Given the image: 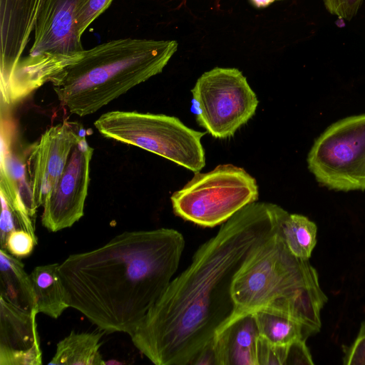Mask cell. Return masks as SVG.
<instances>
[{"instance_id": "1", "label": "cell", "mask_w": 365, "mask_h": 365, "mask_svg": "<svg viewBox=\"0 0 365 365\" xmlns=\"http://www.w3.org/2000/svg\"><path fill=\"white\" fill-rule=\"evenodd\" d=\"M288 213L276 204L254 202L221 225L130 334L134 346L156 365L190 364L233 317L237 272Z\"/></svg>"}, {"instance_id": "2", "label": "cell", "mask_w": 365, "mask_h": 365, "mask_svg": "<svg viewBox=\"0 0 365 365\" xmlns=\"http://www.w3.org/2000/svg\"><path fill=\"white\" fill-rule=\"evenodd\" d=\"M185 246L179 231L159 228L68 256L58 272L69 307L105 333L130 335L173 280Z\"/></svg>"}, {"instance_id": "3", "label": "cell", "mask_w": 365, "mask_h": 365, "mask_svg": "<svg viewBox=\"0 0 365 365\" xmlns=\"http://www.w3.org/2000/svg\"><path fill=\"white\" fill-rule=\"evenodd\" d=\"M178 46L174 40H111L84 50L50 82L61 105L83 117L161 73Z\"/></svg>"}, {"instance_id": "4", "label": "cell", "mask_w": 365, "mask_h": 365, "mask_svg": "<svg viewBox=\"0 0 365 365\" xmlns=\"http://www.w3.org/2000/svg\"><path fill=\"white\" fill-rule=\"evenodd\" d=\"M280 230L235 276L231 289L235 313L229 323L244 314L267 310L296 319L314 334L321 329V312L328 299L317 269L309 259L290 252Z\"/></svg>"}, {"instance_id": "5", "label": "cell", "mask_w": 365, "mask_h": 365, "mask_svg": "<svg viewBox=\"0 0 365 365\" xmlns=\"http://www.w3.org/2000/svg\"><path fill=\"white\" fill-rule=\"evenodd\" d=\"M76 0H47L34 26L29 56L21 58L12 81L29 96L77 61L84 51L76 17Z\"/></svg>"}, {"instance_id": "6", "label": "cell", "mask_w": 365, "mask_h": 365, "mask_svg": "<svg viewBox=\"0 0 365 365\" xmlns=\"http://www.w3.org/2000/svg\"><path fill=\"white\" fill-rule=\"evenodd\" d=\"M94 125L105 138L139 147L195 173L205 165L201 138L206 132L192 129L176 117L115 110L101 115Z\"/></svg>"}, {"instance_id": "7", "label": "cell", "mask_w": 365, "mask_h": 365, "mask_svg": "<svg viewBox=\"0 0 365 365\" xmlns=\"http://www.w3.org/2000/svg\"><path fill=\"white\" fill-rule=\"evenodd\" d=\"M256 180L243 168L231 164L200 173L170 197L173 212L203 227L221 225L246 205L256 202Z\"/></svg>"}, {"instance_id": "8", "label": "cell", "mask_w": 365, "mask_h": 365, "mask_svg": "<svg viewBox=\"0 0 365 365\" xmlns=\"http://www.w3.org/2000/svg\"><path fill=\"white\" fill-rule=\"evenodd\" d=\"M307 168L322 187L337 192L365 190V113L329 125L314 141Z\"/></svg>"}, {"instance_id": "9", "label": "cell", "mask_w": 365, "mask_h": 365, "mask_svg": "<svg viewBox=\"0 0 365 365\" xmlns=\"http://www.w3.org/2000/svg\"><path fill=\"white\" fill-rule=\"evenodd\" d=\"M196 120L216 138H227L255 115L259 101L242 73L216 67L202 74L191 90Z\"/></svg>"}, {"instance_id": "10", "label": "cell", "mask_w": 365, "mask_h": 365, "mask_svg": "<svg viewBox=\"0 0 365 365\" xmlns=\"http://www.w3.org/2000/svg\"><path fill=\"white\" fill-rule=\"evenodd\" d=\"M93 149L86 135L73 147L67 164L43 205L41 223L51 232L71 227L83 215Z\"/></svg>"}, {"instance_id": "11", "label": "cell", "mask_w": 365, "mask_h": 365, "mask_svg": "<svg viewBox=\"0 0 365 365\" xmlns=\"http://www.w3.org/2000/svg\"><path fill=\"white\" fill-rule=\"evenodd\" d=\"M72 122L48 128L29 149L27 171L35 206H43L59 180L73 147L85 135Z\"/></svg>"}, {"instance_id": "12", "label": "cell", "mask_w": 365, "mask_h": 365, "mask_svg": "<svg viewBox=\"0 0 365 365\" xmlns=\"http://www.w3.org/2000/svg\"><path fill=\"white\" fill-rule=\"evenodd\" d=\"M37 309L26 311L0 298V365H39Z\"/></svg>"}, {"instance_id": "13", "label": "cell", "mask_w": 365, "mask_h": 365, "mask_svg": "<svg viewBox=\"0 0 365 365\" xmlns=\"http://www.w3.org/2000/svg\"><path fill=\"white\" fill-rule=\"evenodd\" d=\"M259 337L252 313L230 322L213 339L217 365H258Z\"/></svg>"}, {"instance_id": "14", "label": "cell", "mask_w": 365, "mask_h": 365, "mask_svg": "<svg viewBox=\"0 0 365 365\" xmlns=\"http://www.w3.org/2000/svg\"><path fill=\"white\" fill-rule=\"evenodd\" d=\"M0 298L26 310L36 308L30 274L24 264L4 249H0Z\"/></svg>"}, {"instance_id": "15", "label": "cell", "mask_w": 365, "mask_h": 365, "mask_svg": "<svg viewBox=\"0 0 365 365\" xmlns=\"http://www.w3.org/2000/svg\"><path fill=\"white\" fill-rule=\"evenodd\" d=\"M59 263L36 267L30 274L38 313L58 319L69 307Z\"/></svg>"}, {"instance_id": "16", "label": "cell", "mask_w": 365, "mask_h": 365, "mask_svg": "<svg viewBox=\"0 0 365 365\" xmlns=\"http://www.w3.org/2000/svg\"><path fill=\"white\" fill-rule=\"evenodd\" d=\"M105 332H75L59 341L48 364L102 365L106 362L100 352Z\"/></svg>"}, {"instance_id": "17", "label": "cell", "mask_w": 365, "mask_h": 365, "mask_svg": "<svg viewBox=\"0 0 365 365\" xmlns=\"http://www.w3.org/2000/svg\"><path fill=\"white\" fill-rule=\"evenodd\" d=\"M252 314L259 336L273 344L307 340L312 335L305 326L289 316L267 310H258Z\"/></svg>"}, {"instance_id": "18", "label": "cell", "mask_w": 365, "mask_h": 365, "mask_svg": "<svg viewBox=\"0 0 365 365\" xmlns=\"http://www.w3.org/2000/svg\"><path fill=\"white\" fill-rule=\"evenodd\" d=\"M281 234L290 252L309 259L317 245V226L307 217L288 213L281 225Z\"/></svg>"}, {"instance_id": "19", "label": "cell", "mask_w": 365, "mask_h": 365, "mask_svg": "<svg viewBox=\"0 0 365 365\" xmlns=\"http://www.w3.org/2000/svg\"><path fill=\"white\" fill-rule=\"evenodd\" d=\"M258 365L314 364L306 340L288 344H273L259 336L257 344Z\"/></svg>"}, {"instance_id": "20", "label": "cell", "mask_w": 365, "mask_h": 365, "mask_svg": "<svg viewBox=\"0 0 365 365\" xmlns=\"http://www.w3.org/2000/svg\"><path fill=\"white\" fill-rule=\"evenodd\" d=\"M113 0H76V17L79 34L82 36L88 27L110 5Z\"/></svg>"}, {"instance_id": "21", "label": "cell", "mask_w": 365, "mask_h": 365, "mask_svg": "<svg viewBox=\"0 0 365 365\" xmlns=\"http://www.w3.org/2000/svg\"><path fill=\"white\" fill-rule=\"evenodd\" d=\"M36 244V236L26 230L21 229L12 231L7 236L4 246L1 248L21 259L29 257Z\"/></svg>"}, {"instance_id": "22", "label": "cell", "mask_w": 365, "mask_h": 365, "mask_svg": "<svg viewBox=\"0 0 365 365\" xmlns=\"http://www.w3.org/2000/svg\"><path fill=\"white\" fill-rule=\"evenodd\" d=\"M343 364L365 365V320L361 324L353 342L344 346Z\"/></svg>"}, {"instance_id": "23", "label": "cell", "mask_w": 365, "mask_h": 365, "mask_svg": "<svg viewBox=\"0 0 365 365\" xmlns=\"http://www.w3.org/2000/svg\"><path fill=\"white\" fill-rule=\"evenodd\" d=\"M326 9L332 15L351 21L358 13L363 0H322Z\"/></svg>"}, {"instance_id": "24", "label": "cell", "mask_w": 365, "mask_h": 365, "mask_svg": "<svg viewBox=\"0 0 365 365\" xmlns=\"http://www.w3.org/2000/svg\"><path fill=\"white\" fill-rule=\"evenodd\" d=\"M190 364L217 365L213 340L199 352Z\"/></svg>"}, {"instance_id": "25", "label": "cell", "mask_w": 365, "mask_h": 365, "mask_svg": "<svg viewBox=\"0 0 365 365\" xmlns=\"http://www.w3.org/2000/svg\"><path fill=\"white\" fill-rule=\"evenodd\" d=\"M253 5L257 8L265 7L275 0H250Z\"/></svg>"}]
</instances>
